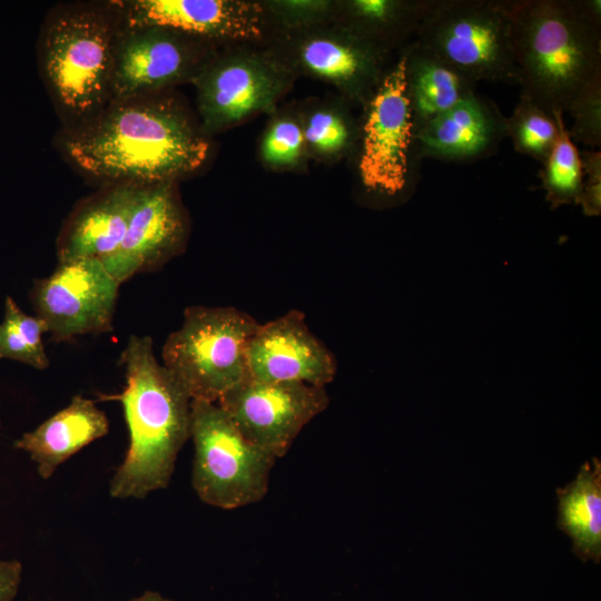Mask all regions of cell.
Segmentation results:
<instances>
[{
  "label": "cell",
  "mask_w": 601,
  "mask_h": 601,
  "mask_svg": "<svg viewBox=\"0 0 601 601\" xmlns=\"http://www.w3.org/2000/svg\"><path fill=\"white\" fill-rule=\"evenodd\" d=\"M139 186L116 183L75 209L58 238V263L102 260L114 254L126 235Z\"/></svg>",
  "instance_id": "17"
},
{
  "label": "cell",
  "mask_w": 601,
  "mask_h": 601,
  "mask_svg": "<svg viewBox=\"0 0 601 601\" xmlns=\"http://www.w3.org/2000/svg\"><path fill=\"white\" fill-rule=\"evenodd\" d=\"M124 28L161 27L193 37L255 38L260 35V9L228 0L115 1Z\"/></svg>",
  "instance_id": "15"
},
{
  "label": "cell",
  "mask_w": 601,
  "mask_h": 601,
  "mask_svg": "<svg viewBox=\"0 0 601 601\" xmlns=\"http://www.w3.org/2000/svg\"><path fill=\"white\" fill-rule=\"evenodd\" d=\"M303 134L312 147L324 154L341 152L352 139L347 121L337 112L327 110L312 114Z\"/></svg>",
  "instance_id": "27"
},
{
  "label": "cell",
  "mask_w": 601,
  "mask_h": 601,
  "mask_svg": "<svg viewBox=\"0 0 601 601\" xmlns=\"http://www.w3.org/2000/svg\"><path fill=\"white\" fill-rule=\"evenodd\" d=\"M48 333L43 319L24 313L13 298L7 296L3 321L0 323V358H10L45 370L50 362L42 336Z\"/></svg>",
  "instance_id": "24"
},
{
  "label": "cell",
  "mask_w": 601,
  "mask_h": 601,
  "mask_svg": "<svg viewBox=\"0 0 601 601\" xmlns=\"http://www.w3.org/2000/svg\"><path fill=\"white\" fill-rule=\"evenodd\" d=\"M559 524L573 541L575 553L595 562L601 555V466L585 463L575 480L559 490Z\"/></svg>",
  "instance_id": "21"
},
{
  "label": "cell",
  "mask_w": 601,
  "mask_h": 601,
  "mask_svg": "<svg viewBox=\"0 0 601 601\" xmlns=\"http://www.w3.org/2000/svg\"><path fill=\"white\" fill-rule=\"evenodd\" d=\"M406 88L417 130L459 102L476 95V82L423 48L406 49Z\"/></svg>",
  "instance_id": "20"
},
{
  "label": "cell",
  "mask_w": 601,
  "mask_h": 601,
  "mask_svg": "<svg viewBox=\"0 0 601 601\" xmlns=\"http://www.w3.org/2000/svg\"><path fill=\"white\" fill-rule=\"evenodd\" d=\"M521 96L568 112L601 77L600 0H505Z\"/></svg>",
  "instance_id": "2"
},
{
  "label": "cell",
  "mask_w": 601,
  "mask_h": 601,
  "mask_svg": "<svg viewBox=\"0 0 601 601\" xmlns=\"http://www.w3.org/2000/svg\"><path fill=\"white\" fill-rule=\"evenodd\" d=\"M568 112L573 118L569 137L589 149L601 146V77L591 81L574 99Z\"/></svg>",
  "instance_id": "26"
},
{
  "label": "cell",
  "mask_w": 601,
  "mask_h": 601,
  "mask_svg": "<svg viewBox=\"0 0 601 601\" xmlns=\"http://www.w3.org/2000/svg\"><path fill=\"white\" fill-rule=\"evenodd\" d=\"M582 162V186L578 205L584 215L598 216L601 211V152L588 149L580 152Z\"/></svg>",
  "instance_id": "29"
},
{
  "label": "cell",
  "mask_w": 601,
  "mask_h": 601,
  "mask_svg": "<svg viewBox=\"0 0 601 601\" xmlns=\"http://www.w3.org/2000/svg\"><path fill=\"white\" fill-rule=\"evenodd\" d=\"M173 183L139 186L122 243L101 260L119 284L159 268L183 252L188 219Z\"/></svg>",
  "instance_id": "12"
},
{
  "label": "cell",
  "mask_w": 601,
  "mask_h": 601,
  "mask_svg": "<svg viewBox=\"0 0 601 601\" xmlns=\"http://www.w3.org/2000/svg\"><path fill=\"white\" fill-rule=\"evenodd\" d=\"M193 38L161 27L118 28L109 104L193 80L205 66Z\"/></svg>",
  "instance_id": "11"
},
{
  "label": "cell",
  "mask_w": 601,
  "mask_h": 601,
  "mask_svg": "<svg viewBox=\"0 0 601 601\" xmlns=\"http://www.w3.org/2000/svg\"><path fill=\"white\" fill-rule=\"evenodd\" d=\"M129 601H170V600L164 598L158 592L147 591L144 594H141L140 597L134 598V599H131Z\"/></svg>",
  "instance_id": "31"
},
{
  "label": "cell",
  "mask_w": 601,
  "mask_h": 601,
  "mask_svg": "<svg viewBox=\"0 0 601 601\" xmlns=\"http://www.w3.org/2000/svg\"><path fill=\"white\" fill-rule=\"evenodd\" d=\"M559 136L540 171L545 199L552 208L577 204L582 186V162L580 151L568 134L563 114L553 112Z\"/></svg>",
  "instance_id": "23"
},
{
  "label": "cell",
  "mask_w": 601,
  "mask_h": 601,
  "mask_svg": "<svg viewBox=\"0 0 601 601\" xmlns=\"http://www.w3.org/2000/svg\"><path fill=\"white\" fill-rule=\"evenodd\" d=\"M22 565L17 560H0V601H12L21 581Z\"/></svg>",
  "instance_id": "30"
},
{
  "label": "cell",
  "mask_w": 601,
  "mask_h": 601,
  "mask_svg": "<svg viewBox=\"0 0 601 601\" xmlns=\"http://www.w3.org/2000/svg\"><path fill=\"white\" fill-rule=\"evenodd\" d=\"M559 136L554 117L524 96L512 115L505 118V137L512 140L515 151L543 162Z\"/></svg>",
  "instance_id": "25"
},
{
  "label": "cell",
  "mask_w": 601,
  "mask_h": 601,
  "mask_svg": "<svg viewBox=\"0 0 601 601\" xmlns=\"http://www.w3.org/2000/svg\"><path fill=\"white\" fill-rule=\"evenodd\" d=\"M365 104L361 180L367 190L394 197L405 188L415 135L406 88V52L385 71Z\"/></svg>",
  "instance_id": "8"
},
{
  "label": "cell",
  "mask_w": 601,
  "mask_h": 601,
  "mask_svg": "<svg viewBox=\"0 0 601 601\" xmlns=\"http://www.w3.org/2000/svg\"><path fill=\"white\" fill-rule=\"evenodd\" d=\"M249 378L325 387L337 372L328 347L309 329L305 315L290 309L258 325L247 351Z\"/></svg>",
  "instance_id": "13"
},
{
  "label": "cell",
  "mask_w": 601,
  "mask_h": 601,
  "mask_svg": "<svg viewBox=\"0 0 601 601\" xmlns=\"http://www.w3.org/2000/svg\"><path fill=\"white\" fill-rule=\"evenodd\" d=\"M505 118L492 101L474 95L415 130L414 142L423 157L480 158L505 137Z\"/></svg>",
  "instance_id": "16"
},
{
  "label": "cell",
  "mask_w": 601,
  "mask_h": 601,
  "mask_svg": "<svg viewBox=\"0 0 601 601\" xmlns=\"http://www.w3.org/2000/svg\"><path fill=\"white\" fill-rule=\"evenodd\" d=\"M416 42L473 80L520 85L505 0H428Z\"/></svg>",
  "instance_id": "6"
},
{
  "label": "cell",
  "mask_w": 601,
  "mask_h": 601,
  "mask_svg": "<svg viewBox=\"0 0 601 601\" xmlns=\"http://www.w3.org/2000/svg\"><path fill=\"white\" fill-rule=\"evenodd\" d=\"M108 431L105 412L93 401L76 395L68 406L24 433L13 445L30 455L42 479H49L66 460Z\"/></svg>",
  "instance_id": "19"
},
{
  "label": "cell",
  "mask_w": 601,
  "mask_h": 601,
  "mask_svg": "<svg viewBox=\"0 0 601 601\" xmlns=\"http://www.w3.org/2000/svg\"><path fill=\"white\" fill-rule=\"evenodd\" d=\"M328 403L325 387L249 377L217 402L250 442L276 459Z\"/></svg>",
  "instance_id": "10"
},
{
  "label": "cell",
  "mask_w": 601,
  "mask_h": 601,
  "mask_svg": "<svg viewBox=\"0 0 601 601\" xmlns=\"http://www.w3.org/2000/svg\"><path fill=\"white\" fill-rule=\"evenodd\" d=\"M191 483L206 504L233 510L260 501L277 460L250 442L217 403L191 401Z\"/></svg>",
  "instance_id": "7"
},
{
  "label": "cell",
  "mask_w": 601,
  "mask_h": 601,
  "mask_svg": "<svg viewBox=\"0 0 601 601\" xmlns=\"http://www.w3.org/2000/svg\"><path fill=\"white\" fill-rule=\"evenodd\" d=\"M126 386L110 396L124 406L129 446L110 481V495L142 499L165 489L190 437L191 400L155 356L150 336L131 335L120 355Z\"/></svg>",
  "instance_id": "3"
},
{
  "label": "cell",
  "mask_w": 601,
  "mask_h": 601,
  "mask_svg": "<svg viewBox=\"0 0 601 601\" xmlns=\"http://www.w3.org/2000/svg\"><path fill=\"white\" fill-rule=\"evenodd\" d=\"M118 27L107 14L71 9L55 14L41 41L42 71L60 107L95 117L110 102Z\"/></svg>",
  "instance_id": "5"
},
{
  "label": "cell",
  "mask_w": 601,
  "mask_h": 601,
  "mask_svg": "<svg viewBox=\"0 0 601 601\" xmlns=\"http://www.w3.org/2000/svg\"><path fill=\"white\" fill-rule=\"evenodd\" d=\"M304 141L303 129L295 121L279 119L266 132L263 157L273 166L290 165L299 158Z\"/></svg>",
  "instance_id": "28"
},
{
  "label": "cell",
  "mask_w": 601,
  "mask_h": 601,
  "mask_svg": "<svg viewBox=\"0 0 601 601\" xmlns=\"http://www.w3.org/2000/svg\"><path fill=\"white\" fill-rule=\"evenodd\" d=\"M258 325L236 307H187L164 343L162 365L191 401L217 403L249 377L248 344Z\"/></svg>",
  "instance_id": "4"
},
{
  "label": "cell",
  "mask_w": 601,
  "mask_h": 601,
  "mask_svg": "<svg viewBox=\"0 0 601 601\" xmlns=\"http://www.w3.org/2000/svg\"><path fill=\"white\" fill-rule=\"evenodd\" d=\"M66 150L96 177L150 185L200 167L208 142L174 104L146 95L109 104L69 137Z\"/></svg>",
  "instance_id": "1"
},
{
  "label": "cell",
  "mask_w": 601,
  "mask_h": 601,
  "mask_svg": "<svg viewBox=\"0 0 601 601\" xmlns=\"http://www.w3.org/2000/svg\"><path fill=\"white\" fill-rule=\"evenodd\" d=\"M119 286L99 259L62 262L35 283L31 303L52 339L62 342L111 332Z\"/></svg>",
  "instance_id": "9"
},
{
  "label": "cell",
  "mask_w": 601,
  "mask_h": 601,
  "mask_svg": "<svg viewBox=\"0 0 601 601\" xmlns=\"http://www.w3.org/2000/svg\"><path fill=\"white\" fill-rule=\"evenodd\" d=\"M193 81L204 126L210 131L269 108L283 89L274 67L254 57H231L205 65Z\"/></svg>",
  "instance_id": "14"
},
{
  "label": "cell",
  "mask_w": 601,
  "mask_h": 601,
  "mask_svg": "<svg viewBox=\"0 0 601 601\" xmlns=\"http://www.w3.org/2000/svg\"><path fill=\"white\" fill-rule=\"evenodd\" d=\"M428 0H354L346 3L348 30L387 53L411 33H415Z\"/></svg>",
  "instance_id": "22"
},
{
  "label": "cell",
  "mask_w": 601,
  "mask_h": 601,
  "mask_svg": "<svg viewBox=\"0 0 601 601\" xmlns=\"http://www.w3.org/2000/svg\"><path fill=\"white\" fill-rule=\"evenodd\" d=\"M303 65L333 81L349 97L366 102L386 70V52L346 29L337 36L314 37L299 48Z\"/></svg>",
  "instance_id": "18"
}]
</instances>
